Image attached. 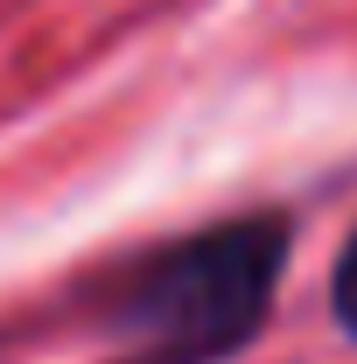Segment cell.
<instances>
[{
    "label": "cell",
    "instance_id": "obj_1",
    "mask_svg": "<svg viewBox=\"0 0 357 364\" xmlns=\"http://www.w3.org/2000/svg\"><path fill=\"white\" fill-rule=\"evenodd\" d=\"M294 231L273 210L182 231L140 252L98 301V329L119 364H224L273 316Z\"/></svg>",
    "mask_w": 357,
    "mask_h": 364
},
{
    "label": "cell",
    "instance_id": "obj_2",
    "mask_svg": "<svg viewBox=\"0 0 357 364\" xmlns=\"http://www.w3.org/2000/svg\"><path fill=\"white\" fill-rule=\"evenodd\" d=\"M329 316H336V329L357 343V231L343 238V252H336V273H329Z\"/></svg>",
    "mask_w": 357,
    "mask_h": 364
}]
</instances>
